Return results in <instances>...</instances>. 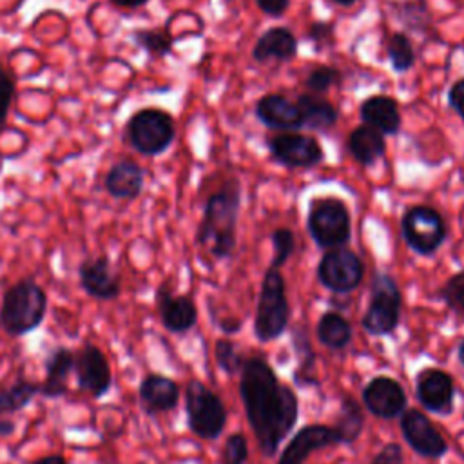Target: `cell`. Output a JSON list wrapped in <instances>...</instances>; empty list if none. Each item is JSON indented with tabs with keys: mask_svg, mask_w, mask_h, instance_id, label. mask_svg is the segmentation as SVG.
I'll return each instance as SVG.
<instances>
[{
	"mask_svg": "<svg viewBox=\"0 0 464 464\" xmlns=\"http://www.w3.org/2000/svg\"><path fill=\"white\" fill-rule=\"evenodd\" d=\"M256 118L268 129L283 132H299L304 129L301 111L295 100H290L285 94L270 92L261 96L254 107Z\"/></svg>",
	"mask_w": 464,
	"mask_h": 464,
	"instance_id": "cell-17",
	"label": "cell"
},
{
	"mask_svg": "<svg viewBox=\"0 0 464 464\" xmlns=\"http://www.w3.org/2000/svg\"><path fill=\"white\" fill-rule=\"evenodd\" d=\"M295 103L303 116V125L312 130L332 129L339 120V111L335 105L321 94L303 92L295 98Z\"/></svg>",
	"mask_w": 464,
	"mask_h": 464,
	"instance_id": "cell-25",
	"label": "cell"
},
{
	"mask_svg": "<svg viewBox=\"0 0 464 464\" xmlns=\"http://www.w3.org/2000/svg\"><path fill=\"white\" fill-rule=\"evenodd\" d=\"M270 241H272V246H274V256H272V261H270L268 266L279 270L290 259V256L295 250V236L290 228L281 227V228H276L270 234Z\"/></svg>",
	"mask_w": 464,
	"mask_h": 464,
	"instance_id": "cell-36",
	"label": "cell"
},
{
	"mask_svg": "<svg viewBox=\"0 0 464 464\" xmlns=\"http://www.w3.org/2000/svg\"><path fill=\"white\" fill-rule=\"evenodd\" d=\"M448 105L457 112V116L464 121V78H459L448 89Z\"/></svg>",
	"mask_w": 464,
	"mask_h": 464,
	"instance_id": "cell-41",
	"label": "cell"
},
{
	"mask_svg": "<svg viewBox=\"0 0 464 464\" xmlns=\"http://www.w3.org/2000/svg\"><path fill=\"white\" fill-rule=\"evenodd\" d=\"M415 397L428 411L450 415L455 402L453 377L440 368H422L415 377Z\"/></svg>",
	"mask_w": 464,
	"mask_h": 464,
	"instance_id": "cell-15",
	"label": "cell"
},
{
	"mask_svg": "<svg viewBox=\"0 0 464 464\" xmlns=\"http://www.w3.org/2000/svg\"><path fill=\"white\" fill-rule=\"evenodd\" d=\"M457 359H459V362L464 366V339H462L460 344L457 346Z\"/></svg>",
	"mask_w": 464,
	"mask_h": 464,
	"instance_id": "cell-47",
	"label": "cell"
},
{
	"mask_svg": "<svg viewBox=\"0 0 464 464\" xmlns=\"http://www.w3.org/2000/svg\"><path fill=\"white\" fill-rule=\"evenodd\" d=\"M402 294L397 281L386 274L377 272L370 285V303L361 317V326L373 337L390 335L401 323Z\"/></svg>",
	"mask_w": 464,
	"mask_h": 464,
	"instance_id": "cell-6",
	"label": "cell"
},
{
	"mask_svg": "<svg viewBox=\"0 0 464 464\" xmlns=\"http://www.w3.org/2000/svg\"><path fill=\"white\" fill-rule=\"evenodd\" d=\"M134 42L152 56H165L172 49V36L163 29H140L132 34Z\"/></svg>",
	"mask_w": 464,
	"mask_h": 464,
	"instance_id": "cell-32",
	"label": "cell"
},
{
	"mask_svg": "<svg viewBox=\"0 0 464 464\" xmlns=\"http://www.w3.org/2000/svg\"><path fill=\"white\" fill-rule=\"evenodd\" d=\"M362 125L379 130L382 136H395L401 130L402 118L395 98L386 94H373L362 100L359 107Z\"/></svg>",
	"mask_w": 464,
	"mask_h": 464,
	"instance_id": "cell-21",
	"label": "cell"
},
{
	"mask_svg": "<svg viewBox=\"0 0 464 464\" xmlns=\"http://www.w3.org/2000/svg\"><path fill=\"white\" fill-rule=\"evenodd\" d=\"M437 297L453 312L464 314V268L451 274L437 292Z\"/></svg>",
	"mask_w": 464,
	"mask_h": 464,
	"instance_id": "cell-33",
	"label": "cell"
},
{
	"mask_svg": "<svg viewBox=\"0 0 464 464\" xmlns=\"http://www.w3.org/2000/svg\"><path fill=\"white\" fill-rule=\"evenodd\" d=\"M76 384L92 399H102L112 388V370L105 353L92 343H83L74 352Z\"/></svg>",
	"mask_w": 464,
	"mask_h": 464,
	"instance_id": "cell-12",
	"label": "cell"
},
{
	"mask_svg": "<svg viewBox=\"0 0 464 464\" xmlns=\"http://www.w3.org/2000/svg\"><path fill=\"white\" fill-rule=\"evenodd\" d=\"M47 314V294L33 279H20L4 292L0 328L11 337H24L36 330Z\"/></svg>",
	"mask_w": 464,
	"mask_h": 464,
	"instance_id": "cell-3",
	"label": "cell"
},
{
	"mask_svg": "<svg viewBox=\"0 0 464 464\" xmlns=\"http://www.w3.org/2000/svg\"><path fill=\"white\" fill-rule=\"evenodd\" d=\"M306 230L323 250L346 246L352 237V216L346 203L335 196L310 199Z\"/></svg>",
	"mask_w": 464,
	"mask_h": 464,
	"instance_id": "cell-4",
	"label": "cell"
},
{
	"mask_svg": "<svg viewBox=\"0 0 464 464\" xmlns=\"http://www.w3.org/2000/svg\"><path fill=\"white\" fill-rule=\"evenodd\" d=\"M185 413L188 430L203 440H216L227 426L223 401L198 379H190L185 386Z\"/></svg>",
	"mask_w": 464,
	"mask_h": 464,
	"instance_id": "cell-7",
	"label": "cell"
},
{
	"mask_svg": "<svg viewBox=\"0 0 464 464\" xmlns=\"http://www.w3.org/2000/svg\"><path fill=\"white\" fill-rule=\"evenodd\" d=\"M241 208V183L236 178L223 183L207 198L196 243L214 259H228L236 250V228Z\"/></svg>",
	"mask_w": 464,
	"mask_h": 464,
	"instance_id": "cell-2",
	"label": "cell"
},
{
	"mask_svg": "<svg viewBox=\"0 0 464 464\" xmlns=\"http://www.w3.org/2000/svg\"><path fill=\"white\" fill-rule=\"evenodd\" d=\"M31 464H69L67 459L60 453H53V455H44V457H38L34 459Z\"/></svg>",
	"mask_w": 464,
	"mask_h": 464,
	"instance_id": "cell-44",
	"label": "cell"
},
{
	"mask_svg": "<svg viewBox=\"0 0 464 464\" xmlns=\"http://www.w3.org/2000/svg\"><path fill=\"white\" fill-rule=\"evenodd\" d=\"M290 319L286 283L277 268H266L254 315V335L261 343L279 339Z\"/></svg>",
	"mask_w": 464,
	"mask_h": 464,
	"instance_id": "cell-5",
	"label": "cell"
},
{
	"mask_svg": "<svg viewBox=\"0 0 464 464\" xmlns=\"http://www.w3.org/2000/svg\"><path fill=\"white\" fill-rule=\"evenodd\" d=\"M297 54V38L286 27H270L266 29L252 47V58L259 63L268 60L288 62Z\"/></svg>",
	"mask_w": 464,
	"mask_h": 464,
	"instance_id": "cell-23",
	"label": "cell"
},
{
	"mask_svg": "<svg viewBox=\"0 0 464 464\" xmlns=\"http://www.w3.org/2000/svg\"><path fill=\"white\" fill-rule=\"evenodd\" d=\"M348 152L359 165L370 167L386 154V140L379 130L359 125L348 134Z\"/></svg>",
	"mask_w": 464,
	"mask_h": 464,
	"instance_id": "cell-26",
	"label": "cell"
},
{
	"mask_svg": "<svg viewBox=\"0 0 464 464\" xmlns=\"http://www.w3.org/2000/svg\"><path fill=\"white\" fill-rule=\"evenodd\" d=\"M239 397L263 455L274 457L297 422V395L279 381L265 357L254 355L241 368Z\"/></svg>",
	"mask_w": 464,
	"mask_h": 464,
	"instance_id": "cell-1",
	"label": "cell"
},
{
	"mask_svg": "<svg viewBox=\"0 0 464 464\" xmlns=\"http://www.w3.org/2000/svg\"><path fill=\"white\" fill-rule=\"evenodd\" d=\"M14 428H16V424H14L13 419H9V417H0V437H9V435H13Z\"/></svg>",
	"mask_w": 464,
	"mask_h": 464,
	"instance_id": "cell-45",
	"label": "cell"
},
{
	"mask_svg": "<svg viewBox=\"0 0 464 464\" xmlns=\"http://www.w3.org/2000/svg\"><path fill=\"white\" fill-rule=\"evenodd\" d=\"M362 426H364V415H362L361 404L353 397L343 395L341 410L334 424V430L337 431L341 444L355 442L362 431Z\"/></svg>",
	"mask_w": 464,
	"mask_h": 464,
	"instance_id": "cell-28",
	"label": "cell"
},
{
	"mask_svg": "<svg viewBox=\"0 0 464 464\" xmlns=\"http://www.w3.org/2000/svg\"><path fill=\"white\" fill-rule=\"evenodd\" d=\"M156 306L163 328L170 334H187L198 323V308L188 295H178L165 283L156 290Z\"/></svg>",
	"mask_w": 464,
	"mask_h": 464,
	"instance_id": "cell-16",
	"label": "cell"
},
{
	"mask_svg": "<svg viewBox=\"0 0 464 464\" xmlns=\"http://www.w3.org/2000/svg\"><path fill=\"white\" fill-rule=\"evenodd\" d=\"M317 339L330 350H343L352 341V324L339 312H324L315 326Z\"/></svg>",
	"mask_w": 464,
	"mask_h": 464,
	"instance_id": "cell-27",
	"label": "cell"
},
{
	"mask_svg": "<svg viewBox=\"0 0 464 464\" xmlns=\"http://www.w3.org/2000/svg\"><path fill=\"white\" fill-rule=\"evenodd\" d=\"M399 426L408 446L420 457L442 459L448 453V442L422 411L404 410Z\"/></svg>",
	"mask_w": 464,
	"mask_h": 464,
	"instance_id": "cell-13",
	"label": "cell"
},
{
	"mask_svg": "<svg viewBox=\"0 0 464 464\" xmlns=\"http://www.w3.org/2000/svg\"><path fill=\"white\" fill-rule=\"evenodd\" d=\"M13 94H14V82L11 78V74L0 67V127L5 123L11 102H13Z\"/></svg>",
	"mask_w": 464,
	"mask_h": 464,
	"instance_id": "cell-39",
	"label": "cell"
},
{
	"mask_svg": "<svg viewBox=\"0 0 464 464\" xmlns=\"http://www.w3.org/2000/svg\"><path fill=\"white\" fill-rule=\"evenodd\" d=\"M364 408L379 419H397L408 406V397L399 381L388 375H375L362 388Z\"/></svg>",
	"mask_w": 464,
	"mask_h": 464,
	"instance_id": "cell-14",
	"label": "cell"
},
{
	"mask_svg": "<svg viewBox=\"0 0 464 464\" xmlns=\"http://www.w3.org/2000/svg\"><path fill=\"white\" fill-rule=\"evenodd\" d=\"M266 147L274 161L286 169H314L324 160L321 143L301 132H279L266 138Z\"/></svg>",
	"mask_w": 464,
	"mask_h": 464,
	"instance_id": "cell-11",
	"label": "cell"
},
{
	"mask_svg": "<svg viewBox=\"0 0 464 464\" xmlns=\"http://www.w3.org/2000/svg\"><path fill=\"white\" fill-rule=\"evenodd\" d=\"M364 277L362 259L350 248H334L326 250L317 263V279L319 283L334 294H350L353 292Z\"/></svg>",
	"mask_w": 464,
	"mask_h": 464,
	"instance_id": "cell-10",
	"label": "cell"
},
{
	"mask_svg": "<svg viewBox=\"0 0 464 464\" xmlns=\"http://www.w3.org/2000/svg\"><path fill=\"white\" fill-rule=\"evenodd\" d=\"M80 285L83 292L100 301H112L121 292L120 274L112 268L111 261L103 256L82 261L78 268Z\"/></svg>",
	"mask_w": 464,
	"mask_h": 464,
	"instance_id": "cell-18",
	"label": "cell"
},
{
	"mask_svg": "<svg viewBox=\"0 0 464 464\" xmlns=\"http://www.w3.org/2000/svg\"><path fill=\"white\" fill-rule=\"evenodd\" d=\"M335 444H341V439L334 426L306 424L301 430H297V433L283 448L277 464H304L312 451Z\"/></svg>",
	"mask_w": 464,
	"mask_h": 464,
	"instance_id": "cell-19",
	"label": "cell"
},
{
	"mask_svg": "<svg viewBox=\"0 0 464 464\" xmlns=\"http://www.w3.org/2000/svg\"><path fill=\"white\" fill-rule=\"evenodd\" d=\"M125 132L132 149L145 156H158L174 141L176 127L169 112L149 107L138 111L129 120Z\"/></svg>",
	"mask_w": 464,
	"mask_h": 464,
	"instance_id": "cell-9",
	"label": "cell"
},
{
	"mask_svg": "<svg viewBox=\"0 0 464 464\" xmlns=\"http://www.w3.org/2000/svg\"><path fill=\"white\" fill-rule=\"evenodd\" d=\"M404 453L399 442H388L381 448V451L370 460V464H402Z\"/></svg>",
	"mask_w": 464,
	"mask_h": 464,
	"instance_id": "cell-40",
	"label": "cell"
},
{
	"mask_svg": "<svg viewBox=\"0 0 464 464\" xmlns=\"http://www.w3.org/2000/svg\"><path fill=\"white\" fill-rule=\"evenodd\" d=\"M248 459V440L243 433L227 437L221 450V464H245Z\"/></svg>",
	"mask_w": 464,
	"mask_h": 464,
	"instance_id": "cell-38",
	"label": "cell"
},
{
	"mask_svg": "<svg viewBox=\"0 0 464 464\" xmlns=\"http://www.w3.org/2000/svg\"><path fill=\"white\" fill-rule=\"evenodd\" d=\"M36 395H40V382L16 379L0 390V417H7L24 410Z\"/></svg>",
	"mask_w": 464,
	"mask_h": 464,
	"instance_id": "cell-30",
	"label": "cell"
},
{
	"mask_svg": "<svg viewBox=\"0 0 464 464\" xmlns=\"http://www.w3.org/2000/svg\"><path fill=\"white\" fill-rule=\"evenodd\" d=\"M292 344L297 355V370L294 372V382L301 388L317 386L319 381L315 379L314 366H315V353L310 346L308 335L303 328H295L292 334Z\"/></svg>",
	"mask_w": 464,
	"mask_h": 464,
	"instance_id": "cell-29",
	"label": "cell"
},
{
	"mask_svg": "<svg viewBox=\"0 0 464 464\" xmlns=\"http://www.w3.org/2000/svg\"><path fill=\"white\" fill-rule=\"evenodd\" d=\"M74 368V352L65 346L53 348L44 359L45 377L40 382V395L45 399L63 397L69 390V375Z\"/></svg>",
	"mask_w": 464,
	"mask_h": 464,
	"instance_id": "cell-22",
	"label": "cell"
},
{
	"mask_svg": "<svg viewBox=\"0 0 464 464\" xmlns=\"http://www.w3.org/2000/svg\"><path fill=\"white\" fill-rule=\"evenodd\" d=\"M306 38L312 42L315 53H323L324 49L335 44V25L330 20H315L306 27Z\"/></svg>",
	"mask_w": 464,
	"mask_h": 464,
	"instance_id": "cell-37",
	"label": "cell"
},
{
	"mask_svg": "<svg viewBox=\"0 0 464 464\" xmlns=\"http://www.w3.org/2000/svg\"><path fill=\"white\" fill-rule=\"evenodd\" d=\"M105 188L120 199H132L143 188V169L132 160H121L105 176Z\"/></svg>",
	"mask_w": 464,
	"mask_h": 464,
	"instance_id": "cell-24",
	"label": "cell"
},
{
	"mask_svg": "<svg viewBox=\"0 0 464 464\" xmlns=\"http://www.w3.org/2000/svg\"><path fill=\"white\" fill-rule=\"evenodd\" d=\"M401 236L419 256H433L448 237L444 218L428 205H411L401 216Z\"/></svg>",
	"mask_w": 464,
	"mask_h": 464,
	"instance_id": "cell-8",
	"label": "cell"
},
{
	"mask_svg": "<svg viewBox=\"0 0 464 464\" xmlns=\"http://www.w3.org/2000/svg\"><path fill=\"white\" fill-rule=\"evenodd\" d=\"M112 2L120 7H140V5L147 4L149 0H112Z\"/></svg>",
	"mask_w": 464,
	"mask_h": 464,
	"instance_id": "cell-46",
	"label": "cell"
},
{
	"mask_svg": "<svg viewBox=\"0 0 464 464\" xmlns=\"http://www.w3.org/2000/svg\"><path fill=\"white\" fill-rule=\"evenodd\" d=\"M256 5L265 14H268L272 18H279L288 11L290 0H256Z\"/></svg>",
	"mask_w": 464,
	"mask_h": 464,
	"instance_id": "cell-42",
	"label": "cell"
},
{
	"mask_svg": "<svg viewBox=\"0 0 464 464\" xmlns=\"http://www.w3.org/2000/svg\"><path fill=\"white\" fill-rule=\"evenodd\" d=\"M332 2H335V4L341 5V7H350V5H353V4L359 2V0H332Z\"/></svg>",
	"mask_w": 464,
	"mask_h": 464,
	"instance_id": "cell-48",
	"label": "cell"
},
{
	"mask_svg": "<svg viewBox=\"0 0 464 464\" xmlns=\"http://www.w3.org/2000/svg\"><path fill=\"white\" fill-rule=\"evenodd\" d=\"M343 80V74L337 67L332 65H317L314 67L304 80V85L308 89V92L314 94H324L328 92L334 85H339Z\"/></svg>",
	"mask_w": 464,
	"mask_h": 464,
	"instance_id": "cell-35",
	"label": "cell"
},
{
	"mask_svg": "<svg viewBox=\"0 0 464 464\" xmlns=\"http://www.w3.org/2000/svg\"><path fill=\"white\" fill-rule=\"evenodd\" d=\"M214 357L218 366L227 373V375H236L241 372L245 359L243 355L237 352L234 341L221 337L214 343Z\"/></svg>",
	"mask_w": 464,
	"mask_h": 464,
	"instance_id": "cell-34",
	"label": "cell"
},
{
	"mask_svg": "<svg viewBox=\"0 0 464 464\" xmlns=\"http://www.w3.org/2000/svg\"><path fill=\"white\" fill-rule=\"evenodd\" d=\"M179 386L167 375L147 373L138 386V399L147 415L172 411L179 402Z\"/></svg>",
	"mask_w": 464,
	"mask_h": 464,
	"instance_id": "cell-20",
	"label": "cell"
},
{
	"mask_svg": "<svg viewBox=\"0 0 464 464\" xmlns=\"http://www.w3.org/2000/svg\"><path fill=\"white\" fill-rule=\"evenodd\" d=\"M384 51L393 72L402 74L415 65V60H417L415 49L410 36H406V33H399V31L392 33L384 40Z\"/></svg>",
	"mask_w": 464,
	"mask_h": 464,
	"instance_id": "cell-31",
	"label": "cell"
},
{
	"mask_svg": "<svg viewBox=\"0 0 464 464\" xmlns=\"http://www.w3.org/2000/svg\"><path fill=\"white\" fill-rule=\"evenodd\" d=\"M218 326H219V330H221L225 335H232V334H236V332L241 330L243 321L237 319V317H227V319H219V321H218Z\"/></svg>",
	"mask_w": 464,
	"mask_h": 464,
	"instance_id": "cell-43",
	"label": "cell"
}]
</instances>
